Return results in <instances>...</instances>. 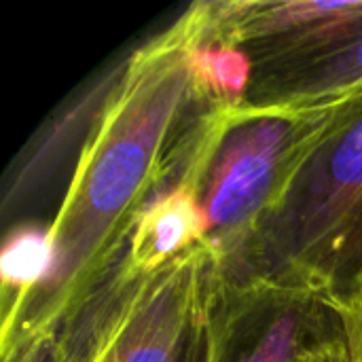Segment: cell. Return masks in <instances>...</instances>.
Wrapping results in <instances>:
<instances>
[{
    "label": "cell",
    "mask_w": 362,
    "mask_h": 362,
    "mask_svg": "<svg viewBox=\"0 0 362 362\" xmlns=\"http://www.w3.org/2000/svg\"><path fill=\"white\" fill-rule=\"evenodd\" d=\"M208 32L210 2H195L125 55L49 225V274L2 320V356L53 339L119 263L140 210L172 174L178 144L199 119L193 110L214 106L199 68Z\"/></svg>",
    "instance_id": "cell-1"
},
{
    "label": "cell",
    "mask_w": 362,
    "mask_h": 362,
    "mask_svg": "<svg viewBox=\"0 0 362 362\" xmlns=\"http://www.w3.org/2000/svg\"><path fill=\"white\" fill-rule=\"evenodd\" d=\"M362 272V100L320 142L221 274L235 299L331 308Z\"/></svg>",
    "instance_id": "cell-2"
},
{
    "label": "cell",
    "mask_w": 362,
    "mask_h": 362,
    "mask_svg": "<svg viewBox=\"0 0 362 362\" xmlns=\"http://www.w3.org/2000/svg\"><path fill=\"white\" fill-rule=\"evenodd\" d=\"M362 95L295 108L214 104L187 136L206 218V246L221 274L235 261L297 172Z\"/></svg>",
    "instance_id": "cell-3"
},
{
    "label": "cell",
    "mask_w": 362,
    "mask_h": 362,
    "mask_svg": "<svg viewBox=\"0 0 362 362\" xmlns=\"http://www.w3.org/2000/svg\"><path fill=\"white\" fill-rule=\"evenodd\" d=\"M225 284L206 244L157 274L108 276L53 337V362H216Z\"/></svg>",
    "instance_id": "cell-4"
},
{
    "label": "cell",
    "mask_w": 362,
    "mask_h": 362,
    "mask_svg": "<svg viewBox=\"0 0 362 362\" xmlns=\"http://www.w3.org/2000/svg\"><path fill=\"white\" fill-rule=\"evenodd\" d=\"M125 57L108 64L76 89L30 138L15 157L2 185V216L11 218L59 176L70 157L74 163L95 127L106 102L123 72Z\"/></svg>",
    "instance_id": "cell-5"
},
{
    "label": "cell",
    "mask_w": 362,
    "mask_h": 362,
    "mask_svg": "<svg viewBox=\"0 0 362 362\" xmlns=\"http://www.w3.org/2000/svg\"><path fill=\"white\" fill-rule=\"evenodd\" d=\"M204 242L206 218L197 197V172L187 138H182L172 174L140 210L121 259L110 274L121 280L157 274Z\"/></svg>",
    "instance_id": "cell-6"
},
{
    "label": "cell",
    "mask_w": 362,
    "mask_h": 362,
    "mask_svg": "<svg viewBox=\"0 0 362 362\" xmlns=\"http://www.w3.org/2000/svg\"><path fill=\"white\" fill-rule=\"evenodd\" d=\"M362 95V25L303 59L252 74L242 102L269 108L335 104Z\"/></svg>",
    "instance_id": "cell-7"
},
{
    "label": "cell",
    "mask_w": 362,
    "mask_h": 362,
    "mask_svg": "<svg viewBox=\"0 0 362 362\" xmlns=\"http://www.w3.org/2000/svg\"><path fill=\"white\" fill-rule=\"evenodd\" d=\"M227 305V299H225ZM320 303L299 299H272V312L257 320L255 331L240 333L235 344L231 312L223 308L216 362H295L314 333V310Z\"/></svg>",
    "instance_id": "cell-8"
},
{
    "label": "cell",
    "mask_w": 362,
    "mask_h": 362,
    "mask_svg": "<svg viewBox=\"0 0 362 362\" xmlns=\"http://www.w3.org/2000/svg\"><path fill=\"white\" fill-rule=\"evenodd\" d=\"M51 267L49 227L15 225L4 238L0 257L2 305L4 318L13 316L19 305L42 284Z\"/></svg>",
    "instance_id": "cell-9"
},
{
    "label": "cell",
    "mask_w": 362,
    "mask_h": 362,
    "mask_svg": "<svg viewBox=\"0 0 362 362\" xmlns=\"http://www.w3.org/2000/svg\"><path fill=\"white\" fill-rule=\"evenodd\" d=\"M312 341H305L295 362H348V339L341 327L339 316L335 314V329L329 335H310Z\"/></svg>",
    "instance_id": "cell-10"
},
{
    "label": "cell",
    "mask_w": 362,
    "mask_h": 362,
    "mask_svg": "<svg viewBox=\"0 0 362 362\" xmlns=\"http://www.w3.org/2000/svg\"><path fill=\"white\" fill-rule=\"evenodd\" d=\"M344 327V333L348 337L350 352L354 356V362H362V301L346 310H333Z\"/></svg>",
    "instance_id": "cell-11"
},
{
    "label": "cell",
    "mask_w": 362,
    "mask_h": 362,
    "mask_svg": "<svg viewBox=\"0 0 362 362\" xmlns=\"http://www.w3.org/2000/svg\"><path fill=\"white\" fill-rule=\"evenodd\" d=\"M2 362H53V339H38L4 354Z\"/></svg>",
    "instance_id": "cell-12"
},
{
    "label": "cell",
    "mask_w": 362,
    "mask_h": 362,
    "mask_svg": "<svg viewBox=\"0 0 362 362\" xmlns=\"http://www.w3.org/2000/svg\"><path fill=\"white\" fill-rule=\"evenodd\" d=\"M358 301H362V272L354 278V282L344 291V295L331 305V310H346V308L356 305Z\"/></svg>",
    "instance_id": "cell-13"
},
{
    "label": "cell",
    "mask_w": 362,
    "mask_h": 362,
    "mask_svg": "<svg viewBox=\"0 0 362 362\" xmlns=\"http://www.w3.org/2000/svg\"><path fill=\"white\" fill-rule=\"evenodd\" d=\"M348 339V337H346ZM348 352H350V346H348ZM348 362H354V356H352V352H350V358H348Z\"/></svg>",
    "instance_id": "cell-14"
}]
</instances>
